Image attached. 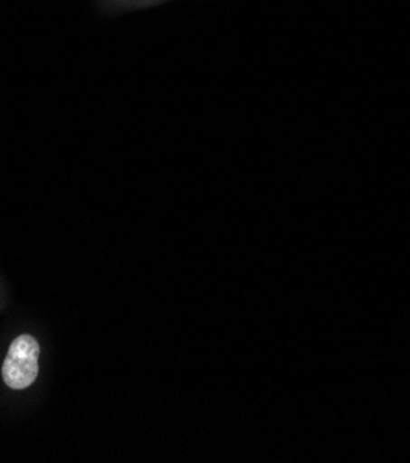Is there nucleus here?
<instances>
[{
    "label": "nucleus",
    "instance_id": "obj_1",
    "mask_svg": "<svg viewBox=\"0 0 410 463\" xmlns=\"http://www.w3.org/2000/svg\"><path fill=\"white\" fill-rule=\"evenodd\" d=\"M39 344L33 336L15 338L3 364V379L12 390L32 386L39 375Z\"/></svg>",
    "mask_w": 410,
    "mask_h": 463
}]
</instances>
